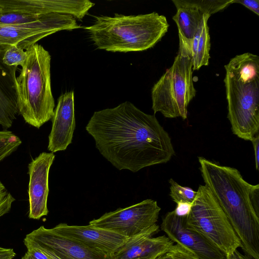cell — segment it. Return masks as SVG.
Listing matches in <instances>:
<instances>
[{
	"label": "cell",
	"instance_id": "1",
	"mask_svg": "<svg viewBox=\"0 0 259 259\" xmlns=\"http://www.w3.org/2000/svg\"><path fill=\"white\" fill-rule=\"evenodd\" d=\"M100 154L118 170L137 172L175 155L171 138L154 115L129 101L96 111L85 126Z\"/></svg>",
	"mask_w": 259,
	"mask_h": 259
},
{
	"label": "cell",
	"instance_id": "2",
	"mask_svg": "<svg viewBox=\"0 0 259 259\" xmlns=\"http://www.w3.org/2000/svg\"><path fill=\"white\" fill-rule=\"evenodd\" d=\"M205 185L224 211L244 252L259 259V185L246 181L235 168L198 157Z\"/></svg>",
	"mask_w": 259,
	"mask_h": 259
},
{
	"label": "cell",
	"instance_id": "3",
	"mask_svg": "<svg viewBox=\"0 0 259 259\" xmlns=\"http://www.w3.org/2000/svg\"><path fill=\"white\" fill-rule=\"evenodd\" d=\"M85 27L97 48L110 52L143 51L154 47L167 32L166 17L153 12L125 16H98Z\"/></svg>",
	"mask_w": 259,
	"mask_h": 259
},
{
	"label": "cell",
	"instance_id": "4",
	"mask_svg": "<svg viewBox=\"0 0 259 259\" xmlns=\"http://www.w3.org/2000/svg\"><path fill=\"white\" fill-rule=\"evenodd\" d=\"M27 59L15 87L18 112L28 124L39 128L52 119L55 102L51 83V56L37 44L26 50Z\"/></svg>",
	"mask_w": 259,
	"mask_h": 259
},
{
	"label": "cell",
	"instance_id": "5",
	"mask_svg": "<svg viewBox=\"0 0 259 259\" xmlns=\"http://www.w3.org/2000/svg\"><path fill=\"white\" fill-rule=\"evenodd\" d=\"M179 36V50L172 65L152 89V108L155 114L160 112L166 118L180 117L185 120L196 90L192 79L190 44Z\"/></svg>",
	"mask_w": 259,
	"mask_h": 259
},
{
	"label": "cell",
	"instance_id": "6",
	"mask_svg": "<svg viewBox=\"0 0 259 259\" xmlns=\"http://www.w3.org/2000/svg\"><path fill=\"white\" fill-rule=\"evenodd\" d=\"M224 82L232 132L251 141L259 131V71L226 69Z\"/></svg>",
	"mask_w": 259,
	"mask_h": 259
},
{
	"label": "cell",
	"instance_id": "7",
	"mask_svg": "<svg viewBox=\"0 0 259 259\" xmlns=\"http://www.w3.org/2000/svg\"><path fill=\"white\" fill-rule=\"evenodd\" d=\"M186 222L210 240L227 257L241 246L226 215L205 185H199Z\"/></svg>",
	"mask_w": 259,
	"mask_h": 259
},
{
	"label": "cell",
	"instance_id": "8",
	"mask_svg": "<svg viewBox=\"0 0 259 259\" xmlns=\"http://www.w3.org/2000/svg\"><path fill=\"white\" fill-rule=\"evenodd\" d=\"M0 24L30 23L54 13L81 20L95 5L89 0H0Z\"/></svg>",
	"mask_w": 259,
	"mask_h": 259
},
{
	"label": "cell",
	"instance_id": "9",
	"mask_svg": "<svg viewBox=\"0 0 259 259\" xmlns=\"http://www.w3.org/2000/svg\"><path fill=\"white\" fill-rule=\"evenodd\" d=\"M71 15L50 14L34 22L17 24H0V50L16 45L29 49L41 39L63 30L80 28Z\"/></svg>",
	"mask_w": 259,
	"mask_h": 259
},
{
	"label": "cell",
	"instance_id": "10",
	"mask_svg": "<svg viewBox=\"0 0 259 259\" xmlns=\"http://www.w3.org/2000/svg\"><path fill=\"white\" fill-rule=\"evenodd\" d=\"M160 210L156 201L148 199L106 212L89 225L130 238L156 224Z\"/></svg>",
	"mask_w": 259,
	"mask_h": 259
},
{
	"label": "cell",
	"instance_id": "11",
	"mask_svg": "<svg viewBox=\"0 0 259 259\" xmlns=\"http://www.w3.org/2000/svg\"><path fill=\"white\" fill-rule=\"evenodd\" d=\"M27 248L49 250L61 259H114L113 255L87 247L41 226L26 235Z\"/></svg>",
	"mask_w": 259,
	"mask_h": 259
},
{
	"label": "cell",
	"instance_id": "12",
	"mask_svg": "<svg viewBox=\"0 0 259 259\" xmlns=\"http://www.w3.org/2000/svg\"><path fill=\"white\" fill-rule=\"evenodd\" d=\"M186 217L177 215L174 210L168 212L162 219L161 229L174 243L185 247L199 259H227L210 240L187 225Z\"/></svg>",
	"mask_w": 259,
	"mask_h": 259
},
{
	"label": "cell",
	"instance_id": "13",
	"mask_svg": "<svg viewBox=\"0 0 259 259\" xmlns=\"http://www.w3.org/2000/svg\"><path fill=\"white\" fill-rule=\"evenodd\" d=\"M55 158L53 153L44 152L28 164V217L30 219L38 220L49 212L47 207L49 175Z\"/></svg>",
	"mask_w": 259,
	"mask_h": 259
},
{
	"label": "cell",
	"instance_id": "14",
	"mask_svg": "<svg viewBox=\"0 0 259 259\" xmlns=\"http://www.w3.org/2000/svg\"><path fill=\"white\" fill-rule=\"evenodd\" d=\"M233 0H172L177 12L172 19L179 35L188 43L193 39L204 14L210 16L232 4Z\"/></svg>",
	"mask_w": 259,
	"mask_h": 259
},
{
	"label": "cell",
	"instance_id": "15",
	"mask_svg": "<svg viewBox=\"0 0 259 259\" xmlns=\"http://www.w3.org/2000/svg\"><path fill=\"white\" fill-rule=\"evenodd\" d=\"M159 231L155 224L128 238L112 254L114 259H156L169 251L174 242L165 235L153 237Z\"/></svg>",
	"mask_w": 259,
	"mask_h": 259
},
{
	"label": "cell",
	"instance_id": "16",
	"mask_svg": "<svg viewBox=\"0 0 259 259\" xmlns=\"http://www.w3.org/2000/svg\"><path fill=\"white\" fill-rule=\"evenodd\" d=\"M52 229L57 233L82 245L111 255L128 238L113 231L90 225L74 226L61 223Z\"/></svg>",
	"mask_w": 259,
	"mask_h": 259
},
{
	"label": "cell",
	"instance_id": "17",
	"mask_svg": "<svg viewBox=\"0 0 259 259\" xmlns=\"http://www.w3.org/2000/svg\"><path fill=\"white\" fill-rule=\"evenodd\" d=\"M52 121L48 149L53 153L64 151L72 143L76 125L73 91L59 97Z\"/></svg>",
	"mask_w": 259,
	"mask_h": 259
},
{
	"label": "cell",
	"instance_id": "18",
	"mask_svg": "<svg viewBox=\"0 0 259 259\" xmlns=\"http://www.w3.org/2000/svg\"><path fill=\"white\" fill-rule=\"evenodd\" d=\"M210 15L204 14L198 29L190 41L192 70H198L202 66H207L210 59V36L207 21Z\"/></svg>",
	"mask_w": 259,
	"mask_h": 259
},
{
	"label": "cell",
	"instance_id": "19",
	"mask_svg": "<svg viewBox=\"0 0 259 259\" xmlns=\"http://www.w3.org/2000/svg\"><path fill=\"white\" fill-rule=\"evenodd\" d=\"M170 184L169 195L176 203L188 202L192 203L195 200L197 191L188 187H183L178 184L173 179L169 180Z\"/></svg>",
	"mask_w": 259,
	"mask_h": 259
},
{
	"label": "cell",
	"instance_id": "20",
	"mask_svg": "<svg viewBox=\"0 0 259 259\" xmlns=\"http://www.w3.org/2000/svg\"><path fill=\"white\" fill-rule=\"evenodd\" d=\"M27 55L26 50L16 45L11 46L4 51L2 62L4 65L8 67H22L27 59Z\"/></svg>",
	"mask_w": 259,
	"mask_h": 259
},
{
	"label": "cell",
	"instance_id": "21",
	"mask_svg": "<svg viewBox=\"0 0 259 259\" xmlns=\"http://www.w3.org/2000/svg\"><path fill=\"white\" fill-rule=\"evenodd\" d=\"M18 148L13 133L8 130L0 131V163Z\"/></svg>",
	"mask_w": 259,
	"mask_h": 259
},
{
	"label": "cell",
	"instance_id": "22",
	"mask_svg": "<svg viewBox=\"0 0 259 259\" xmlns=\"http://www.w3.org/2000/svg\"><path fill=\"white\" fill-rule=\"evenodd\" d=\"M15 199L0 181V218L8 213Z\"/></svg>",
	"mask_w": 259,
	"mask_h": 259
},
{
	"label": "cell",
	"instance_id": "23",
	"mask_svg": "<svg viewBox=\"0 0 259 259\" xmlns=\"http://www.w3.org/2000/svg\"><path fill=\"white\" fill-rule=\"evenodd\" d=\"M168 252L171 259H199L191 251L177 243L173 245Z\"/></svg>",
	"mask_w": 259,
	"mask_h": 259
},
{
	"label": "cell",
	"instance_id": "24",
	"mask_svg": "<svg viewBox=\"0 0 259 259\" xmlns=\"http://www.w3.org/2000/svg\"><path fill=\"white\" fill-rule=\"evenodd\" d=\"M27 251L21 259H50L41 249L35 247L27 248Z\"/></svg>",
	"mask_w": 259,
	"mask_h": 259
},
{
	"label": "cell",
	"instance_id": "25",
	"mask_svg": "<svg viewBox=\"0 0 259 259\" xmlns=\"http://www.w3.org/2000/svg\"><path fill=\"white\" fill-rule=\"evenodd\" d=\"M233 3H239L251 11L256 15H259L258 0H233Z\"/></svg>",
	"mask_w": 259,
	"mask_h": 259
},
{
	"label": "cell",
	"instance_id": "26",
	"mask_svg": "<svg viewBox=\"0 0 259 259\" xmlns=\"http://www.w3.org/2000/svg\"><path fill=\"white\" fill-rule=\"evenodd\" d=\"M192 204L188 202H178L174 211L176 214L179 217L187 216L190 211Z\"/></svg>",
	"mask_w": 259,
	"mask_h": 259
},
{
	"label": "cell",
	"instance_id": "27",
	"mask_svg": "<svg viewBox=\"0 0 259 259\" xmlns=\"http://www.w3.org/2000/svg\"><path fill=\"white\" fill-rule=\"evenodd\" d=\"M251 142L254 150L255 168L258 170L259 169V135L255 136Z\"/></svg>",
	"mask_w": 259,
	"mask_h": 259
},
{
	"label": "cell",
	"instance_id": "28",
	"mask_svg": "<svg viewBox=\"0 0 259 259\" xmlns=\"http://www.w3.org/2000/svg\"><path fill=\"white\" fill-rule=\"evenodd\" d=\"M16 255L13 249L0 247V259H13Z\"/></svg>",
	"mask_w": 259,
	"mask_h": 259
},
{
	"label": "cell",
	"instance_id": "29",
	"mask_svg": "<svg viewBox=\"0 0 259 259\" xmlns=\"http://www.w3.org/2000/svg\"><path fill=\"white\" fill-rule=\"evenodd\" d=\"M227 259H251V258L248 255L242 254L236 250L229 256Z\"/></svg>",
	"mask_w": 259,
	"mask_h": 259
},
{
	"label": "cell",
	"instance_id": "30",
	"mask_svg": "<svg viewBox=\"0 0 259 259\" xmlns=\"http://www.w3.org/2000/svg\"><path fill=\"white\" fill-rule=\"evenodd\" d=\"M38 248V247H37ZM42 251H44L50 257V259H61L58 256H57L55 253H54L53 252L43 248H40Z\"/></svg>",
	"mask_w": 259,
	"mask_h": 259
},
{
	"label": "cell",
	"instance_id": "31",
	"mask_svg": "<svg viewBox=\"0 0 259 259\" xmlns=\"http://www.w3.org/2000/svg\"><path fill=\"white\" fill-rule=\"evenodd\" d=\"M156 259H171V258L168 252H167V253L159 256Z\"/></svg>",
	"mask_w": 259,
	"mask_h": 259
},
{
	"label": "cell",
	"instance_id": "32",
	"mask_svg": "<svg viewBox=\"0 0 259 259\" xmlns=\"http://www.w3.org/2000/svg\"><path fill=\"white\" fill-rule=\"evenodd\" d=\"M1 5L0 4V11H1Z\"/></svg>",
	"mask_w": 259,
	"mask_h": 259
}]
</instances>
